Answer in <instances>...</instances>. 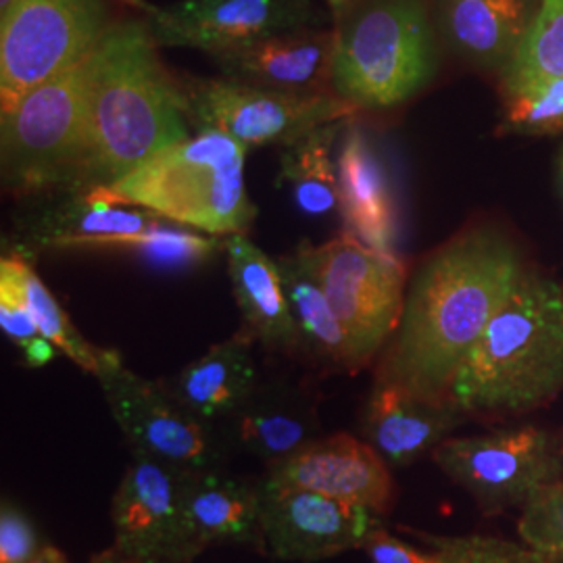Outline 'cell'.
<instances>
[{"label":"cell","mask_w":563,"mask_h":563,"mask_svg":"<svg viewBox=\"0 0 563 563\" xmlns=\"http://www.w3.org/2000/svg\"><path fill=\"white\" fill-rule=\"evenodd\" d=\"M526 269L516 244L495 228H472L446 242L409 284L376 380L449 399L455 372Z\"/></svg>","instance_id":"1"},{"label":"cell","mask_w":563,"mask_h":563,"mask_svg":"<svg viewBox=\"0 0 563 563\" xmlns=\"http://www.w3.org/2000/svg\"><path fill=\"white\" fill-rule=\"evenodd\" d=\"M148 21H115L95 48L88 188L121 180L190 136L184 88L165 69Z\"/></svg>","instance_id":"2"},{"label":"cell","mask_w":563,"mask_h":563,"mask_svg":"<svg viewBox=\"0 0 563 563\" xmlns=\"http://www.w3.org/2000/svg\"><path fill=\"white\" fill-rule=\"evenodd\" d=\"M563 390V284L526 269L453 376L467 418H516Z\"/></svg>","instance_id":"3"},{"label":"cell","mask_w":563,"mask_h":563,"mask_svg":"<svg viewBox=\"0 0 563 563\" xmlns=\"http://www.w3.org/2000/svg\"><path fill=\"white\" fill-rule=\"evenodd\" d=\"M246 151L222 132L199 130L102 190L205 234H246L257 216L244 181Z\"/></svg>","instance_id":"4"},{"label":"cell","mask_w":563,"mask_h":563,"mask_svg":"<svg viewBox=\"0 0 563 563\" xmlns=\"http://www.w3.org/2000/svg\"><path fill=\"white\" fill-rule=\"evenodd\" d=\"M437 46L423 0H362L334 30L332 92L355 109H390L434 78Z\"/></svg>","instance_id":"5"},{"label":"cell","mask_w":563,"mask_h":563,"mask_svg":"<svg viewBox=\"0 0 563 563\" xmlns=\"http://www.w3.org/2000/svg\"><path fill=\"white\" fill-rule=\"evenodd\" d=\"M97 48V46H95ZM95 51L0 111L2 184L21 197L88 188Z\"/></svg>","instance_id":"6"},{"label":"cell","mask_w":563,"mask_h":563,"mask_svg":"<svg viewBox=\"0 0 563 563\" xmlns=\"http://www.w3.org/2000/svg\"><path fill=\"white\" fill-rule=\"evenodd\" d=\"M113 23L111 0H15L0 13V111L90 55Z\"/></svg>","instance_id":"7"},{"label":"cell","mask_w":563,"mask_h":563,"mask_svg":"<svg viewBox=\"0 0 563 563\" xmlns=\"http://www.w3.org/2000/svg\"><path fill=\"white\" fill-rule=\"evenodd\" d=\"M97 380L134 455L165 463L180 474L228 470L230 446L218 426L181 407L165 384L151 383L125 367L118 351H104Z\"/></svg>","instance_id":"8"},{"label":"cell","mask_w":563,"mask_h":563,"mask_svg":"<svg viewBox=\"0 0 563 563\" xmlns=\"http://www.w3.org/2000/svg\"><path fill=\"white\" fill-rule=\"evenodd\" d=\"M297 253L322 284L362 369L388 344L401 322L405 265L397 255L374 251L349 234L320 246L301 242Z\"/></svg>","instance_id":"9"},{"label":"cell","mask_w":563,"mask_h":563,"mask_svg":"<svg viewBox=\"0 0 563 563\" xmlns=\"http://www.w3.org/2000/svg\"><path fill=\"white\" fill-rule=\"evenodd\" d=\"M432 460L484 516L522 507L544 484L563 481L562 439L539 426L446 439Z\"/></svg>","instance_id":"10"},{"label":"cell","mask_w":563,"mask_h":563,"mask_svg":"<svg viewBox=\"0 0 563 563\" xmlns=\"http://www.w3.org/2000/svg\"><path fill=\"white\" fill-rule=\"evenodd\" d=\"M181 88L190 123L222 132L244 148L286 146L357 111L336 95H286L228 78L188 80Z\"/></svg>","instance_id":"11"},{"label":"cell","mask_w":563,"mask_h":563,"mask_svg":"<svg viewBox=\"0 0 563 563\" xmlns=\"http://www.w3.org/2000/svg\"><path fill=\"white\" fill-rule=\"evenodd\" d=\"M162 216L111 199L102 188H59L32 195L13 220V257L46 251H132Z\"/></svg>","instance_id":"12"},{"label":"cell","mask_w":563,"mask_h":563,"mask_svg":"<svg viewBox=\"0 0 563 563\" xmlns=\"http://www.w3.org/2000/svg\"><path fill=\"white\" fill-rule=\"evenodd\" d=\"M178 470L132 453L111 501L113 544L144 563H190L201 555L184 511Z\"/></svg>","instance_id":"13"},{"label":"cell","mask_w":563,"mask_h":563,"mask_svg":"<svg viewBox=\"0 0 563 563\" xmlns=\"http://www.w3.org/2000/svg\"><path fill=\"white\" fill-rule=\"evenodd\" d=\"M318 21L313 0H180L148 9L159 46L197 48L211 57L316 27Z\"/></svg>","instance_id":"14"},{"label":"cell","mask_w":563,"mask_h":563,"mask_svg":"<svg viewBox=\"0 0 563 563\" xmlns=\"http://www.w3.org/2000/svg\"><path fill=\"white\" fill-rule=\"evenodd\" d=\"M263 551L282 562L313 563L362 549L378 516L305 488L260 484Z\"/></svg>","instance_id":"15"},{"label":"cell","mask_w":563,"mask_h":563,"mask_svg":"<svg viewBox=\"0 0 563 563\" xmlns=\"http://www.w3.org/2000/svg\"><path fill=\"white\" fill-rule=\"evenodd\" d=\"M390 470L372 444L341 432L320 437L295 455L269 465L263 483L313 490L386 516L397 495Z\"/></svg>","instance_id":"16"},{"label":"cell","mask_w":563,"mask_h":563,"mask_svg":"<svg viewBox=\"0 0 563 563\" xmlns=\"http://www.w3.org/2000/svg\"><path fill=\"white\" fill-rule=\"evenodd\" d=\"M467 416L451 401L413 395L397 384L376 380L362 409V439L393 470L409 467L451 439Z\"/></svg>","instance_id":"17"},{"label":"cell","mask_w":563,"mask_h":563,"mask_svg":"<svg viewBox=\"0 0 563 563\" xmlns=\"http://www.w3.org/2000/svg\"><path fill=\"white\" fill-rule=\"evenodd\" d=\"M220 426L228 446H236L267 465L282 462L320 439L313 395L284 378L260 380L246 401Z\"/></svg>","instance_id":"18"},{"label":"cell","mask_w":563,"mask_h":563,"mask_svg":"<svg viewBox=\"0 0 563 563\" xmlns=\"http://www.w3.org/2000/svg\"><path fill=\"white\" fill-rule=\"evenodd\" d=\"M334 32L307 27L216 55L222 78L286 95L332 92Z\"/></svg>","instance_id":"19"},{"label":"cell","mask_w":563,"mask_h":563,"mask_svg":"<svg viewBox=\"0 0 563 563\" xmlns=\"http://www.w3.org/2000/svg\"><path fill=\"white\" fill-rule=\"evenodd\" d=\"M339 213L344 234L365 246L395 255L399 211L388 169L360 125H349L336 155Z\"/></svg>","instance_id":"20"},{"label":"cell","mask_w":563,"mask_h":563,"mask_svg":"<svg viewBox=\"0 0 563 563\" xmlns=\"http://www.w3.org/2000/svg\"><path fill=\"white\" fill-rule=\"evenodd\" d=\"M223 255L244 325L265 349L299 353L301 339L284 292L280 267L244 234L223 236Z\"/></svg>","instance_id":"21"},{"label":"cell","mask_w":563,"mask_h":563,"mask_svg":"<svg viewBox=\"0 0 563 563\" xmlns=\"http://www.w3.org/2000/svg\"><path fill=\"white\" fill-rule=\"evenodd\" d=\"M539 0H437L446 44L465 60L501 69L514 57Z\"/></svg>","instance_id":"22"},{"label":"cell","mask_w":563,"mask_h":563,"mask_svg":"<svg viewBox=\"0 0 563 563\" xmlns=\"http://www.w3.org/2000/svg\"><path fill=\"white\" fill-rule=\"evenodd\" d=\"M253 341L249 332H241L213 344L199 360L181 367L165 388L190 413L218 426L246 401L262 380L251 349Z\"/></svg>","instance_id":"23"},{"label":"cell","mask_w":563,"mask_h":563,"mask_svg":"<svg viewBox=\"0 0 563 563\" xmlns=\"http://www.w3.org/2000/svg\"><path fill=\"white\" fill-rule=\"evenodd\" d=\"M181 499L190 530L202 549L239 543L263 551L260 486L244 483L228 470L184 474Z\"/></svg>","instance_id":"24"},{"label":"cell","mask_w":563,"mask_h":563,"mask_svg":"<svg viewBox=\"0 0 563 563\" xmlns=\"http://www.w3.org/2000/svg\"><path fill=\"white\" fill-rule=\"evenodd\" d=\"M397 530L402 537L413 539L416 543L402 541L399 537L386 532L384 528H374L362 549L372 563H558L563 562L555 555L539 553L528 544L511 543L499 537H441L426 530L399 523Z\"/></svg>","instance_id":"25"},{"label":"cell","mask_w":563,"mask_h":563,"mask_svg":"<svg viewBox=\"0 0 563 563\" xmlns=\"http://www.w3.org/2000/svg\"><path fill=\"white\" fill-rule=\"evenodd\" d=\"M278 267L290 313L299 330L301 351L325 367L357 372L360 365L351 341L309 265L295 251L282 257Z\"/></svg>","instance_id":"26"},{"label":"cell","mask_w":563,"mask_h":563,"mask_svg":"<svg viewBox=\"0 0 563 563\" xmlns=\"http://www.w3.org/2000/svg\"><path fill=\"white\" fill-rule=\"evenodd\" d=\"M344 123H325L299 141L282 146L278 186L290 192L297 209L309 218L339 211L336 159H332V148Z\"/></svg>","instance_id":"27"},{"label":"cell","mask_w":563,"mask_h":563,"mask_svg":"<svg viewBox=\"0 0 563 563\" xmlns=\"http://www.w3.org/2000/svg\"><path fill=\"white\" fill-rule=\"evenodd\" d=\"M11 262H13L18 280H20L23 301L38 323L42 336L51 342L57 351H60L67 360L80 365L84 372L97 376L107 349H99L81 336L80 330L71 323L69 316L60 307V302L53 297L48 286L36 276V272L32 269L30 263L21 257H13V255H11Z\"/></svg>","instance_id":"28"},{"label":"cell","mask_w":563,"mask_h":563,"mask_svg":"<svg viewBox=\"0 0 563 563\" xmlns=\"http://www.w3.org/2000/svg\"><path fill=\"white\" fill-rule=\"evenodd\" d=\"M547 78H563V0H539L534 20L501 71V92Z\"/></svg>","instance_id":"29"},{"label":"cell","mask_w":563,"mask_h":563,"mask_svg":"<svg viewBox=\"0 0 563 563\" xmlns=\"http://www.w3.org/2000/svg\"><path fill=\"white\" fill-rule=\"evenodd\" d=\"M223 251V236L205 234L195 228L159 218L130 253L162 272H184L213 262Z\"/></svg>","instance_id":"30"},{"label":"cell","mask_w":563,"mask_h":563,"mask_svg":"<svg viewBox=\"0 0 563 563\" xmlns=\"http://www.w3.org/2000/svg\"><path fill=\"white\" fill-rule=\"evenodd\" d=\"M505 132L528 136L563 134V78H547L505 90Z\"/></svg>","instance_id":"31"},{"label":"cell","mask_w":563,"mask_h":563,"mask_svg":"<svg viewBox=\"0 0 563 563\" xmlns=\"http://www.w3.org/2000/svg\"><path fill=\"white\" fill-rule=\"evenodd\" d=\"M0 325L20 349L27 367H42L55 357L57 349L42 336L38 323L23 301L11 257H2L0 262Z\"/></svg>","instance_id":"32"},{"label":"cell","mask_w":563,"mask_h":563,"mask_svg":"<svg viewBox=\"0 0 563 563\" xmlns=\"http://www.w3.org/2000/svg\"><path fill=\"white\" fill-rule=\"evenodd\" d=\"M518 534L530 549L563 560V481L532 493L522 505Z\"/></svg>","instance_id":"33"},{"label":"cell","mask_w":563,"mask_h":563,"mask_svg":"<svg viewBox=\"0 0 563 563\" xmlns=\"http://www.w3.org/2000/svg\"><path fill=\"white\" fill-rule=\"evenodd\" d=\"M42 544L32 520L9 501L0 509V563H30Z\"/></svg>","instance_id":"34"},{"label":"cell","mask_w":563,"mask_h":563,"mask_svg":"<svg viewBox=\"0 0 563 563\" xmlns=\"http://www.w3.org/2000/svg\"><path fill=\"white\" fill-rule=\"evenodd\" d=\"M90 563H144L141 560H136V558H130V555H125L123 551H120L115 544L113 547H109V549H104L101 553H97Z\"/></svg>","instance_id":"35"},{"label":"cell","mask_w":563,"mask_h":563,"mask_svg":"<svg viewBox=\"0 0 563 563\" xmlns=\"http://www.w3.org/2000/svg\"><path fill=\"white\" fill-rule=\"evenodd\" d=\"M30 563H69L67 558L53 544H42L38 553L30 560Z\"/></svg>","instance_id":"36"},{"label":"cell","mask_w":563,"mask_h":563,"mask_svg":"<svg viewBox=\"0 0 563 563\" xmlns=\"http://www.w3.org/2000/svg\"><path fill=\"white\" fill-rule=\"evenodd\" d=\"M328 4H330V9H332V13H334L336 18H341L342 13H344L349 7L355 4V0H328Z\"/></svg>","instance_id":"37"},{"label":"cell","mask_w":563,"mask_h":563,"mask_svg":"<svg viewBox=\"0 0 563 563\" xmlns=\"http://www.w3.org/2000/svg\"><path fill=\"white\" fill-rule=\"evenodd\" d=\"M558 181H560V190H562L563 197V144L560 146V153H558Z\"/></svg>","instance_id":"38"},{"label":"cell","mask_w":563,"mask_h":563,"mask_svg":"<svg viewBox=\"0 0 563 563\" xmlns=\"http://www.w3.org/2000/svg\"><path fill=\"white\" fill-rule=\"evenodd\" d=\"M13 2H15V0H0V13H4Z\"/></svg>","instance_id":"39"},{"label":"cell","mask_w":563,"mask_h":563,"mask_svg":"<svg viewBox=\"0 0 563 563\" xmlns=\"http://www.w3.org/2000/svg\"><path fill=\"white\" fill-rule=\"evenodd\" d=\"M562 444H563V434H562Z\"/></svg>","instance_id":"40"},{"label":"cell","mask_w":563,"mask_h":563,"mask_svg":"<svg viewBox=\"0 0 563 563\" xmlns=\"http://www.w3.org/2000/svg\"><path fill=\"white\" fill-rule=\"evenodd\" d=\"M558 563H563V562H558Z\"/></svg>","instance_id":"41"}]
</instances>
